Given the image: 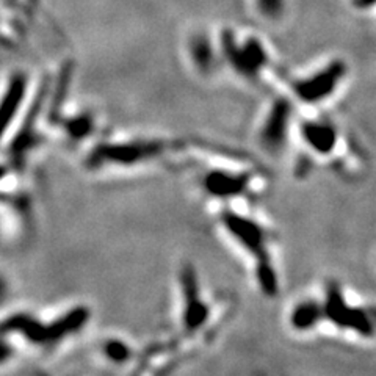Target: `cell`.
Here are the masks:
<instances>
[{
	"mask_svg": "<svg viewBox=\"0 0 376 376\" xmlns=\"http://www.w3.org/2000/svg\"><path fill=\"white\" fill-rule=\"evenodd\" d=\"M221 234L249 260L251 278L262 297L274 298L281 292L276 260V234L251 213V205H223L217 215Z\"/></svg>",
	"mask_w": 376,
	"mask_h": 376,
	"instance_id": "6da1fadb",
	"label": "cell"
},
{
	"mask_svg": "<svg viewBox=\"0 0 376 376\" xmlns=\"http://www.w3.org/2000/svg\"><path fill=\"white\" fill-rule=\"evenodd\" d=\"M199 166L196 184L205 199L223 205H253L269 188L265 168L229 152H213Z\"/></svg>",
	"mask_w": 376,
	"mask_h": 376,
	"instance_id": "7a4b0ae2",
	"label": "cell"
},
{
	"mask_svg": "<svg viewBox=\"0 0 376 376\" xmlns=\"http://www.w3.org/2000/svg\"><path fill=\"white\" fill-rule=\"evenodd\" d=\"M188 150V144L165 138H115L102 140L88 150L84 166L91 174H121L149 171L173 165L175 157Z\"/></svg>",
	"mask_w": 376,
	"mask_h": 376,
	"instance_id": "3957f363",
	"label": "cell"
},
{
	"mask_svg": "<svg viewBox=\"0 0 376 376\" xmlns=\"http://www.w3.org/2000/svg\"><path fill=\"white\" fill-rule=\"evenodd\" d=\"M178 292V338L191 350L194 340L210 337L219 328L218 309L204 292L198 269L190 262L179 269Z\"/></svg>",
	"mask_w": 376,
	"mask_h": 376,
	"instance_id": "277c9868",
	"label": "cell"
},
{
	"mask_svg": "<svg viewBox=\"0 0 376 376\" xmlns=\"http://www.w3.org/2000/svg\"><path fill=\"white\" fill-rule=\"evenodd\" d=\"M323 312V329L361 342L375 337V311L356 299L338 281L324 282L320 295Z\"/></svg>",
	"mask_w": 376,
	"mask_h": 376,
	"instance_id": "5b68a950",
	"label": "cell"
},
{
	"mask_svg": "<svg viewBox=\"0 0 376 376\" xmlns=\"http://www.w3.org/2000/svg\"><path fill=\"white\" fill-rule=\"evenodd\" d=\"M292 107L285 99H278L268 110L257 132V143L263 154L272 159L284 157L290 140Z\"/></svg>",
	"mask_w": 376,
	"mask_h": 376,
	"instance_id": "8992f818",
	"label": "cell"
},
{
	"mask_svg": "<svg viewBox=\"0 0 376 376\" xmlns=\"http://www.w3.org/2000/svg\"><path fill=\"white\" fill-rule=\"evenodd\" d=\"M345 68L340 61L332 63V65L318 72L313 77L299 80L293 85V91L299 100L306 104H320L334 94L338 84L343 77Z\"/></svg>",
	"mask_w": 376,
	"mask_h": 376,
	"instance_id": "52a82bcc",
	"label": "cell"
},
{
	"mask_svg": "<svg viewBox=\"0 0 376 376\" xmlns=\"http://www.w3.org/2000/svg\"><path fill=\"white\" fill-rule=\"evenodd\" d=\"M287 326L297 336H312L323 331V312L320 297L304 295L295 299L287 311Z\"/></svg>",
	"mask_w": 376,
	"mask_h": 376,
	"instance_id": "ba28073f",
	"label": "cell"
},
{
	"mask_svg": "<svg viewBox=\"0 0 376 376\" xmlns=\"http://www.w3.org/2000/svg\"><path fill=\"white\" fill-rule=\"evenodd\" d=\"M99 353L102 361L111 367L125 368L127 366H135L140 351L127 338L111 336L99 345Z\"/></svg>",
	"mask_w": 376,
	"mask_h": 376,
	"instance_id": "9c48e42d",
	"label": "cell"
},
{
	"mask_svg": "<svg viewBox=\"0 0 376 376\" xmlns=\"http://www.w3.org/2000/svg\"><path fill=\"white\" fill-rule=\"evenodd\" d=\"M224 47L228 49V54L232 60V65L235 66L237 71L246 75V77H253L257 71L265 65V54H263L262 47L257 41H249L246 46L242 49H235L232 44L230 38L228 36V41L224 40Z\"/></svg>",
	"mask_w": 376,
	"mask_h": 376,
	"instance_id": "30bf717a",
	"label": "cell"
},
{
	"mask_svg": "<svg viewBox=\"0 0 376 376\" xmlns=\"http://www.w3.org/2000/svg\"><path fill=\"white\" fill-rule=\"evenodd\" d=\"M65 127L72 141H81L93 134L94 119L91 115H77L68 119Z\"/></svg>",
	"mask_w": 376,
	"mask_h": 376,
	"instance_id": "8fae6325",
	"label": "cell"
},
{
	"mask_svg": "<svg viewBox=\"0 0 376 376\" xmlns=\"http://www.w3.org/2000/svg\"><path fill=\"white\" fill-rule=\"evenodd\" d=\"M193 54L194 58H196V65L201 68H207L210 65V49L204 41H199L193 46Z\"/></svg>",
	"mask_w": 376,
	"mask_h": 376,
	"instance_id": "7c38bea8",
	"label": "cell"
},
{
	"mask_svg": "<svg viewBox=\"0 0 376 376\" xmlns=\"http://www.w3.org/2000/svg\"><path fill=\"white\" fill-rule=\"evenodd\" d=\"M260 6L262 15L276 17L282 10V0H257Z\"/></svg>",
	"mask_w": 376,
	"mask_h": 376,
	"instance_id": "4fadbf2b",
	"label": "cell"
}]
</instances>
